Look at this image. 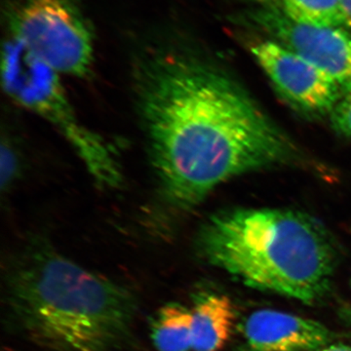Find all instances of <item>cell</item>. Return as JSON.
Segmentation results:
<instances>
[{
    "mask_svg": "<svg viewBox=\"0 0 351 351\" xmlns=\"http://www.w3.org/2000/svg\"><path fill=\"white\" fill-rule=\"evenodd\" d=\"M87 0H1L11 40L58 75L83 77L94 63Z\"/></svg>",
    "mask_w": 351,
    "mask_h": 351,
    "instance_id": "cell-5",
    "label": "cell"
},
{
    "mask_svg": "<svg viewBox=\"0 0 351 351\" xmlns=\"http://www.w3.org/2000/svg\"><path fill=\"white\" fill-rule=\"evenodd\" d=\"M206 262L248 287L306 304L329 291L336 249L311 215L278 208H233L208 219L197 237Z\"/></svg>",
    "mask_w": 351,
    "mask_h": 351,
    "instance_id": "cell-3",
    "label": "cell"
},
{
    "mask_svg": "<svg viewBox=\"0 0 351 351\" xmlns=\"http://www.w3.org/2000/svg\"><path fill=\"white\" fill-rule=\"evenodd\" d=\"M11 316L46 351H120L130 343L137 300L128 289L47 248L6 271Z\"/></svg>",
    "mask_w": 351,
    "mask_h": 351,
    "instance_id": "cell-2",
    "label": "cell"
},
{
    "mask_svg": "<svg viewBox=\"0 0 351 351\" xmlns=\"http://www.w3.org/2000/svg\"><path fill=\"white\" fill-rule=\"evenodd\" d=\"M341 10L343 25L351 29V0H341Z\"/></svg>",
    "mask_w": 351,
    "mask_h": 351,
    "instance_id": "cell-13",
    "label": "cell"
},
{
    "mask_svg": "<svg viewBox=\"0 0 351 351\" xmlns=\"http://www.w3.org/2000/svg\"><path fill=\"white\" fill-rule=\"evenodd\" d=\"M334 130L351 140V89L345 92L330 114Z\"/></svg>",
    "mask_w": 351,
    "mask_h": 351,
    "instance_id": "cell-12",
    "label": "cell"
},
{
    "mask_svg": "<svg viewBox=\"0 0 351 351\" xmlns=\"http://www.w3.org/2000/svg\"><path fill=\"white\" fill-rule=\"evenodd\" d=\"M193 350L219 351L232 334L233 308L226 295H204L193 309Z\"/></svg>",
    "mask_w": 351,
    "mask_h": 351,
    "instance_id": "cell-9",
    "label": "cell"
},
{
    "mask_svg": "<svg viewBox=\"0 0 351 351\" xmlns=\"http://www.w3.org/2000/svg\"><path fill=\"white\" fill-rule=\"evenodd\" d=\"M251 53L281 98L306 117H330L345 93L331 75L270 39L252 44Z\"/></svg>",
    "mask_w": 351,
    "mask_h": 351,
    "instance_id": "cell-7",
    "label": "cell"
},
{
    "mask_svg": "<svg viewBox=\"0 0 351 351\" xmlns=\"http://www.w3.org/2000/svg\"><path fill=\"white\" fill-rule=\"evenodd\" d=\"M250 351H306L327 346L334 334L313 319L282 311H255L244 325Z\"/></svg>",
    "mask_w": 351,
    "mask_h": 351,
    "instance_id": "cell-8",
    "label": "cell"
},
{
    "mask_svg": "<svg viewBox=\"0 0 351 351\" xmlns=\"http://www.w3.org/2000/svg\"><path fill=\"white\" fill-rule=\"evenodd\" d=\"M4 89L14 101L52 124L75 149L95 182L117 188L122 174L112 149L76 117L60 75L11 40L2 59Z\"/></svg>",
    "mask_w": 351,
    "mask_h": 351,
    "instance_id": "cell-4",
    "label": "cell"
},
{
    "mask_svg": "<svg viewBox=\"0 0 351 351\" xmlns=\"http://www.w3.org/2000/svg\"><path fill=\"white\" fill-rule=\"evenodd\" d=\"M135 53L152 165L172 204L195 207L239 176L311 165L232 76L178 21L145 29Z\"/></svg>",
    "mask_w": 351,
    "mask_h": 351,
    "instance_id": "cell-1",
    "label": "cell"
},
{
    "mask_svg": "<svg viewBox=\"0 0 351 351\" xmlns=\"http://www.w3.org/2000/svg\"><path fill=\"white\" fill-rule=\"evenodd\" d=\"M234 20L318 66L343 92L351 89V36L341 27L302 24L260 6L247 9Z\"/></svg>",
    "mask_w": 351,
    "mask_h": 351,
    "instance_id": "cell-6",
    "label": "cell"
},
{
    "mask_svg": "<svg viewBox=\"0 0 351 351\" xmlns=\"http://www.w3.org/2000/svg\"><path fill=\"white\" fill-rule=\"evenodd\" d=\"M306 351H351V346L348 345H331L321 346V348H314Z\"/></svg>",
    "mask_w": 351,
    "mask_h": 351,
    "instance_id": "cell-14",
    "label": "cell"
},
{
    "mask_svg": "<svg viewBox=\"0 0 351 351\" xmlns=\"http://www.w3.org/2000/svg\"><path fill=\"white\" fill-rule=\"evenodd\" d=\"M152 339L158 351L193 350V311L180 304L161 307L152 323Z\"/></svg>",
    "mask_w": 351,
    "mask_h": 351,
    "instance_id": "cell-10",
    "label": "cell"
},
{
    "mask_svg": "<svg viewBox=\"0 0 351 351\" xmlns=\"http://www.w3.org/2000/svg\"><path fill=\"white\" fill-rule=\"evenodd\" d=\"M345 314L346 319L350 320L351 322V309H348V311H346Z\"/></svg>",
    "mask_w": 351,
    "mask_h": 351,
    "instance_id": "cell-15",
    "label": "cell"
},
{
    "mask_svg": "<svg viewBox=\"0 0 351 351\" xmlns=\"http://www.w3.org/2000/svg\"><path fill=\"white\" fill-rule=\"evenodd\" d=\"M263 7L302 24L318 27L343 25L341 0H252Z\"/></svg>",
    "mask_w": 351,
    "mask_h": 351,
    "instance_id": "cell-11",
    "label": "cell"
}]
</instances>
